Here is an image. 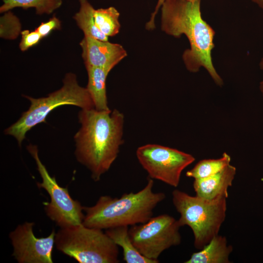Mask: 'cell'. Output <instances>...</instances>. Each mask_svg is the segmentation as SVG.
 Wrapping results in <instances>:
<instances>
[{"label": "cell", "instance_id": "1", "mask_svg": "<svg viewBox=\"0 0 263 263\" xmlns=\"http://www.w3.org/2000/svg\"><path fill=\"white\" fill-rule=\"evenodd\" d=\"M81 127L75 135L77 160L91 172L94 181L108 171L117 158L123 144L124 114L114 109H81Z\"/></svg>", "mask_w": 263, "mask_h": 263}, {"label": "cell", "instance_id": "2", "mask_svg": "<svg viewBox=\"0 0 263 263\" xmlns=\"http://www.w3.org/2000/svg\"><path fill=\"white\" fill-rule=\"evenodd\" d=\"M201 1L166 0L160 8L161 28L174 38L185 35L190 45L182 55L187 69L197 73L204 67L216 84L221 87L223 80L214 67L211 56L215 32L202 18Z\"/></svg>", "mask_w": 263, "mask_h": 263}, {"label": "cell", "instance_id": "3", "mask_svg": "<svg viewBox=\"0 0 263 263\" xmlns=\"http://www.w3.org/2000/svg\"><path fill=\"white\" fill-rule=\"evenodd\" d=\"M153 180L136 193H125L120 198L103 195L91 207H84L82 224L86 226L107 229L144 224L152 217L153 210L166 198L163 192H154Z\"/></svg>", "mask_w": 263, "mask_h": 263}, {"label": "cell", "instance_id": "4", "mask_svg": "<svg viewBox=\"0 0 263 263\" xmlns=\"http://www.w3.org/2000/svg\"><path fill=\"white\" fill-rule=\"evenodd\" d=\"M31 103L27 111L15 123L4 131L6 134L14 136L20 146L26 133L36 125L45 122L47 115L53 110L62 105H74L81 109L94 108L86 88L80 86L75 74L67 73L63 86L46 97L35 98L25 95Z\"/></svg>", "mask_w": 263, "mask_h": 263}, {"label": "cell", "instance_id": "5", "mask_svg": "<svg viewBox=\"0 0 263 263\" xmlns=\"http://www.w3.org/2000/svg\"><path fill=\"white\" fill-rule=\"evenodd\" d=\"M172 203L180 214L181 227L189 226L194 236V246L203 248L219 234L226 217V198L207 200L196 195L175 189L172 192Z\"/></svg>", "mask_w": 263, "mask_h": 263}, {"label": "cell", "instance_id": "6", "mask_svg": "<svg viewBox=\"0 0 263 263\" xmlns=\"http://www.w3.org/2000/svg\"><path fill=\"white\" fill-rule=\"evenodd\" d=\"M57 249L79 263H118V246L102 229L81 224L60 228L55 235Z\"/></svg>", "mask_w": 263, "mask_h": 263}, {"label": "cell", "instance_id": "7", "mask_svg": "<svg viewBox=\"0 0 263 263\" xmlns=\"http://www.w3.org/2000/svg\"><path fill=\"white\" fill-rule=\"evenodd\" d=\"M27 149L34 159L42 179V181L37 182V185L39 188L45 189L50 196V202L44 203L47 216L60 228L82 224L84 207L71 197L67 188L59 186L55 177L49 174L40 160L37 147L30 144Z\"/></svg>", "mask_w": 263, "mask_h": 263}, {"label": "cell", "instance_id": "8", "mask_svg": "<svg viewBox=\"0 0 263 263\" xmlns=\"http://www.w3.org/2000/svg\"><path fill=\"white\" fill-rule=\"evenodd\" d=\"M178 220L164 214L151 217L148 221L131 226L130 238L139 253L150 259L158 261L165 250L181 243Z\"/></svg>", "mask_w": 263, "mask_h": 263}, {"label": "cell", "instance_id": "9", "mask_svg": "<svg viewBox=\"0 0 263 263\" xmlns=\"http://www.w3.org/2000/svg\"><path fill=\"white\" fill-rule=\"evenodd\" d=\"M136 154L139 163L150 178L173 187L178 186L182 171L195 160L189 153L153 144L139 147Z\"/></svg>", "mask_w": 263, "mask_h": 263}, {"label": "cell", "instance_id": "10", "mask_svg": "<svg viewBox=\"0 0 263 263\" xmlns=\"http://www.w3.org/2000/svg\"><path fill=\"white\" fill-rule=\"evenodd\" d=\"M34 222L19 225L9 233L12 256L19 263H52L55 231L46 237L38 238L33 232Z\"/></svg>", "mask_w": 263, "mask_h": 263}, {"label": "cell", "instance_id": "11", "mask_svg": "<svg viewBox=\"0 0 263 263\" xmlns=\"http://www.w3.org/2000/svg\"><path fill=\"white\" fill-rule=\"evenodd\" d=\"M85 67H101L111 71L127 53L119 44L84 36L80 41Z\"/></svg>", "mask_w": 263, "mask_h": 263}, {"label": "cell", "instance_id": "12", "mask_svg": "<svg viewBox=\"0 0 263 263\" xmlns=\"http://www.w3.org/2000/svg\"><path fill=\"white\" fill-rule=\"evenodd\" d=\"M236 168L229 164L211 176L194 179L193 187L196 195L205 200L227 198L228 189L232 186Z\"/></svg>", "mask_w": 263, "mask_h": 263}, {"label": "cell", "instance_id": "13", "mask_svg": "<svg viewBox=\"0 0 263 263\" xmlns=\"http://www.w3.org/2000/svg\"><path fill=\"white\" fill-rule=\"evenodd\" d=\"M233 251L226 238L218 235L199 251L194 252L185 263H230L229 256Z\"/></svg>", "mask_w": 263, "mask_h": 263}, {"label": "cell", "instance_id": "14", "mask_svg": "<svg viewBox=\"0 0 263 263\" xmlns=\"http://www.w3.org/2000/svg\"><path fill=\"white\" fill-rule=\"evenodd\" d=\"M88 74V90L94 108L97 111H107L109 109L106 94V81L111 72L101 67H86Z\"/></svg>", "mask_w": 263, "mask_h": 263}, {"label": "cell", "instance_id": "15", "mask_svg": "<svg viewBox=\"0 0 263 263\" xmlns=\"http://www.w3.org/2000/svg\"><path fill=\"white\" fill-rule=\"evenodd\" d=\"M128 226L107 229L105 233L123 250V260L127 263H158L159 261L147 258L137 250L129 235Z\"/></svg>", "mask_w": 263, "mask_h": 263}, {"label": "cell", "instance_id": "16", "mask_svg": "<svg viewBox=\"0 0 263 263\" xmlns=\"http://www.w3.org/2000/svg\"><path fill=\"white\" fill-rule=\"evenodd\" d=\"M79 9L73 18L83 31L84 36L108 41L109 37L103 34L97 27L94 18V8L88 0H79Z\"/></svg>", "mask_w": 263, "mask_h": 263}, {"label": "cell", "instance_id": "17", "mask_svg": "<svg viewBox=\"0 0 263 263\" xmlns=\"http://www.w3.org/2000/svg\"><path fill=\"white\" fill-rule=\"evenodd\" d=\"M3 4L0 7V13H3L16 8L24 9L35 8L36 14H50L59 8L62 0H2Z\"/></svg>", "mask_w": 263, "mask_h": 263}, {"label": "cell", "instance_id": "18", "mask_svg": "<svg viewBox=\"0 0 263 263\" xmlns=\"http://www.w3.org/2000/svg\"><path fill=\"white\" fill-rule=\"evenodd\" d=\"M230 156L225 152L220 158L200 160L186 172V176L194 179L207 178L222 170L230 164Z\"/></svg>", "mask_w": 263, "mask_h": 263}, {"label": "cell", "instance_id": "19", "mask_svg": "<svg viewBox=\"0 0 263 263\" xmlns=\"http://www.w3.org/2000/svg\"><path fill=\"white\" fill-rule=\"evenodd\" d=\"M94 15L95 24L103 34L109 37L114 36L119 33L120 13L115 8L111 6L94 9Z\"/></svg>", "mask_w": 263, "mask_h": 263}, {"label": "cell", "instance_id": "20", "mask_svg": "<svg viewBox=\"0 0 263 263\" xmlns=\"http://www.w3.org/2000/svg\"><path fill=\"white\" fill-rule=\"evenodd\" d=\"M21 24L19 19L10 11L0 18V37L13 39L19 36Z\"/></svg>", "mask_w": 263, "mask_h": 263}, {"label": "cell", "instance_id": "21", "mask_svg": "<svg viewBox=\"0 0 263 263\" xmlns=\"http://www.w3.org/2000/svg\"><path fill=\"white\" fill-rule=\"evenodd\" d=\"M20 34L21 38L19 47L22 51H25L30 48L38 44L43 38L36 30L34 31L25 30L21 31Z\"/></svg>", "mask_w": 263, "mask_h": 263}, {"label": "cell", "instance_id": "22", "mask_svg": "<svg viewBox=\"0 0 263 263\" xmlns=\"http://www.w3.org/2000/svg\"><path fill=\"white\" fill-rule=\"evenodd\" d=\"M61 24L60 20L54 16L47 22H42L35 30L43 38L49 35L52 31L60 30Z\"/></svg>", "mask_w": 263, "mask_h": 263}, {"label": "cell", "instance_id": "23", "mask_svg": "<svg viewBox=\"0 0 263 263\" xmlns=\"http://www.w3.org/2000/svg\"><path fill=\"white\" fill-rule=\"evenodd\" d=\"M167 0H158L154 11L151 13L150 20L146 24V29L148 30H152L155 28V19L157 13L163 3ZM195 2L198 0H186Z\"/></svg>", "mask_w": 263, "mask_h": 263}, {"label": "cell", "instance_id": "24", "mask_svg": "<svg viewBox=\"0 0 263 263\" xmlns=\"http://www.w3.org/2000/svg\"><path fill=\"white\" fill-rule=\"evenodd\" d=\"M253 2L263 10V0H251Z\"/></svg>", "mask_w": 263, "mask_h": 263}, {"label": "cell", "instance_id": "25", "mask_svg": "<svg viewBox=\"0 0 263 263\" xmlns=\"http://www.w3.org/2000/svg\"><path fill=\"white\" fill-rule=\"evenodd\" d=\"M259 88L263 97V79L260 82Z\"/></svg>", "mask_w": 263, "mask_h": 263}, {"label": "cell", "instance_id": "26", "mask_svg": "<svg viewBox=\"0 0 263 263\" xmlns=\"http://www.w3.org/2000/svg\"><path fill=\"white\" fill-rule=\"evenodd\" d=\"M260 68L262 70H263V56L261 59L259 63Z\"/></svg>", "mask_w": 263, "mask_h": 263}]
</instances>
